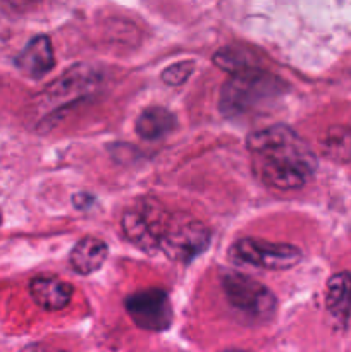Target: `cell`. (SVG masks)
<instances>
[{"instance_id":"obj_1","label":"cell","mask_w":351,"mask_h":352,"mask_svg":"<svg viewBox=\"0 0 351 352\" xmlns=\"http://www.w3.org/2000/svg\"><path fill=\"white\" fill-rule=\"evenodd\" d=\"M262 182L275 189H299L312 179L317 160L308 144L288 126L255 131L246 140Z\"/></svg>"},{"instance_id":"obj_2","label":"cell","mask_w":351,"mask_h":352,"mask_svg":"<svg viewBox=\"0 0 351 352\" xmlns=\"http://www.w3.org/2000/svg\"><path fill=\"white\" fill-rule=\"evenodd\" d=\"M284 85L258 67L234 72L222 86L219 98L220 112L227 117L243 116L277 98Z\"/></svg>"},{"instance_id":"obj_3","label":"cell","mask_w":351,"mask_h":352,"mask_svg":"<svg viewBox=\"0 0 351 352\" xmlns=\"http://www.w3.org/2000/svg\"><path fill=\"white\" fill-rule=\"evenodd\" d=\"M210 243V232L203 223L191 219L167 217L158 237V250L174 261H189Z\"/></svg>"},{"instance_id":"obj_4","label":"cell","mask_w":351,"mask_h":352,"mask_svg":"<svg viewBox=\"0 0 351 352\" xmlns=\"http://www.w3.org/2000/svg\"><path fill=\"white\" fill-rule=\"evenodd\" d=\"M236 263L264 268V270H288L301 260L299 248L286 243H267L262 239H240L229 250Z\"/></svg>"},{"instance_id":"obj_5","label":"cell","mask_w":351,"mask_h":352,"mask_svg":"<svg viewBox=\"0 0 351 352\" xmlns=\"http://www.w3.org/2000/svg\"><path fill=\"white\" fill-rule=\"evenodd\" d=\"M222 287L231 306L246 315L248 318L262 322L274 313V294L251 277L231 272V274L224 275Z\"/></svg>"},{"instance_id":"obj_6","label":"cell","mask_w":351,"mask_h":352,"mask_svg":"<svg viewBox=\"0 0 351 352\" xmlns=\"http://www.w3.org/2000/svg\"><path fill=\"white\" fill-rule=\"evenodd\" d=\"M126 311L134 325L150 332H160L172 323V308L167 294L160 289H145L127 296Z\"/></svg>"},{"instance_id":"obj_7","label":"cell","mask_w":351,"mask_h":352,"mask_svg":"<svg viewBox=\"0 0 351 352\" xmlns=\"http://www.w3.org/2000/svg\"><path fill=\"white\" fill-rule=\"evenodd\" d=\"M100 81V76L89 65H72L67 72L61 76L45 89V98L52 105H62L76 98H81L86 93H92Z\"/></svg>"},{"instance_id":"obj_8","label":"cell","mask_w":351,"mask_h":352,"mask_svg":"<svg viewBox=\"0 0 351 352\" xmlns=\"http://www.w3.org/2000/svg\"><path fill=\"white\" fill-rule=\"evenodd\" d=\"M55 57L50 38L45 34L31 38L16 57V67L31 79H40L54 69Z\"/></svg>"},{"instance_id":"obj_9","label":"cell","mask_w":351,"mask_h":352,"mask_svg":"<svg viewBox=\"0 0 351 352\" xmlns=\"http://www.w3.org/2000/svg\"><path fill=\"white\" fill-rule=\"evenodd\" d=\"M30 294L45 311H61L71 302L72 285L57 277H38L31 280Z\"/></svg>"},{"instance_id":"obj_10","label":"cell","mask_w":351,"mask_h":352,"mask_svg":"<svg viewBox=\"0 0 351 352\" xmlns=\"http://www.w3.org/2000/svg\"><path fill=\"white\" fill-rule=\"evenodd\" d=\"M107 253H109V248L102 239L83 237L72 248L69 261H71V267L74 268V272L81 275H89L105 263Z\"/></svg>"},{"instance_id":"obj_11","label":"cell","mask_w":351,"mask_h":352,"mask_svg":"<svg viewBox=\"0 0 351 352\" xmlns=\"http://www.w3.org/2000/svg\"><path fill=\"white\" fill-rule=\"evenodd\" d=\"M327 311L339 322H346L351 313V274L341 272L327 282Z\"/></svg>"},{"instance_id":"obj_12","label":"cell","mask_w":351,"mask_h":352,"mask_svg":"<svg viewBox=\"0 0 351 352\" xmlns=\"http://www.w3.org/2000/svg\"><path fill=\"white\" fill-rule=\"evenodd\" d=\"M134 127L143 140H160L174 129L176 117L164 107H150L141 112Z\"/></svg>"},{"instance_id":"obj_13","label":"cell","mask_w":351,"mask_h":352,"mask_svg":"<svg viewBox=\"0 0 351 352\" xmlns=\"http://www.w3.org/2000/svg\"><path fill=\"white\" fill-rule=\"evenodd\" d=\"M320 144H322V151L326 157L336 162H343V164H351V127H330L323 134Z\"/></svg>"},{"instance_id":"obj_14","label":"cell","mask_w":351,"mask_h":352,"mask_svg":"<svg viewBox=\"0 0 351 352\" xmlns=\"http://www.w3.org/2000/svg\"><path fill=\"white\" fill-rule=\"evenodd\" d=\"M213 62H215V65H219L222 71L229 72V74L244 71V69L257 67V65L253 64V57H251L250 52L236 47L220 48V50L213 55Z\"/></svg>"},{"instance_id":"obj_15","label":"cell","mask_w":351,"mask_h":352,"mask_svg":"<svg viewBox=\"0 0 351 352\" xmlns=\"http://www.w3.org/2000/svg\"><path fill=\"white\" fill-rule=\"evenodd\" d=\"M193 69H195V62L191 60H182L178 62V64H172L167 69H164V72H162V81L169 86L182 85L191 76Z\"/></svg>"},{"instance_id":"obj_16","label":"cell","mask_w":351,"mask_h":352,"mask_svg":"<svg viewBox=\"0 0 351 352\" xmlns=\"http://www.w3.org/2000/svg\"><path fill=\"white\" fill-rule=\"evenodd\" d=\"M31 0H0V17L12 16V14L23 12Z\"/></svg>"}]
</instances>
